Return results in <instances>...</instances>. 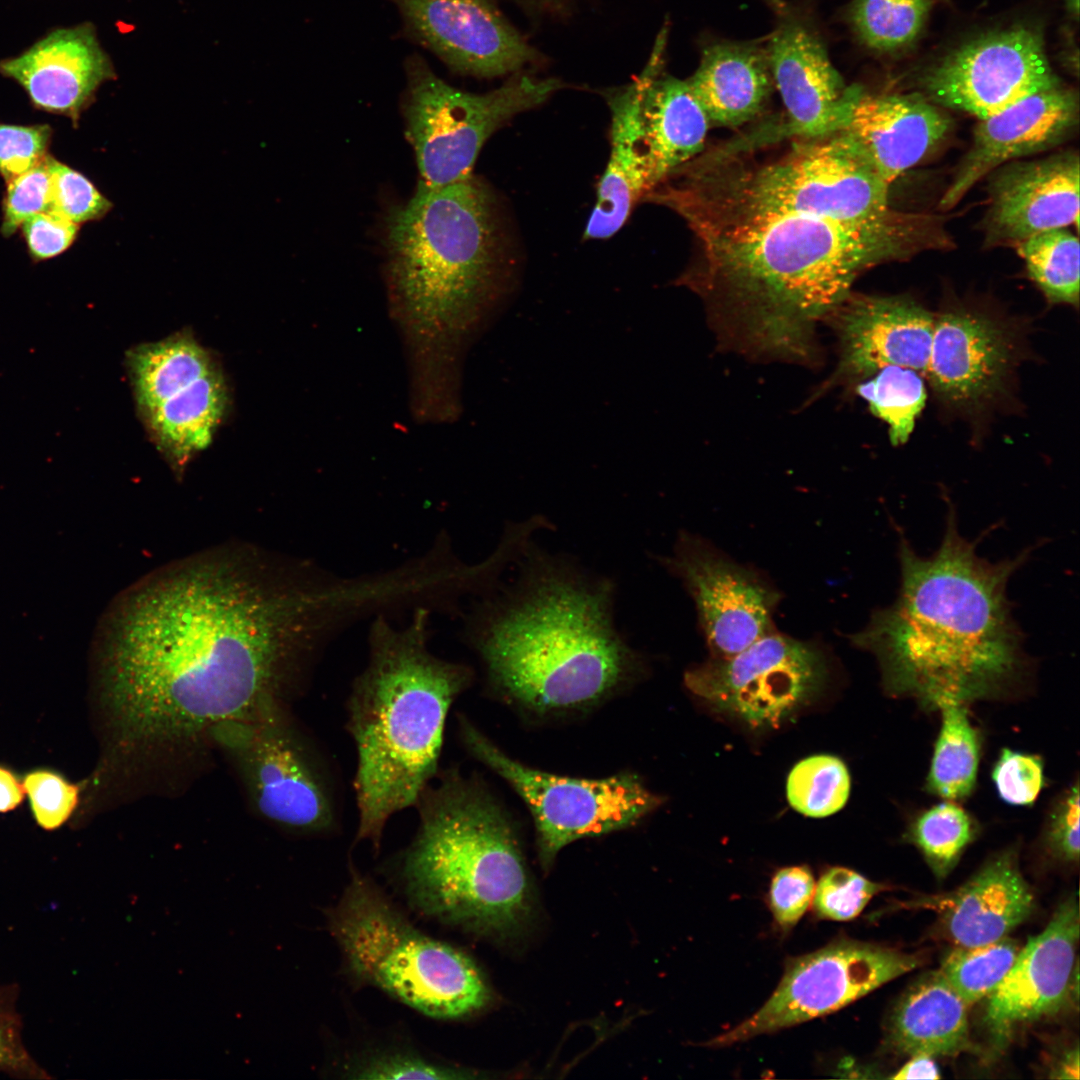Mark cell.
<instances>
[{"label":"cell","mask_w":1080,"mask_h":1080,"mask_svg":"<svg viewBox=\"0 0 1080 1080\" xmlns=\"http://www.w3.org/2000/svg\"><path fill=\"white\" fill-rule=\"evenodd\" d=\"M364 604L356 577L326 576L248 544L145 575L115 600L103 636L104 696L119 745L192 744L285 702L322 643Z\"/></svg>","instance_id":"obj_1"},{"label":"cell","mask_w":1080,"mask_h":1080,"mask_svg":"<svg viewBox=\"0 0 1080 1080\" xmlns=\"http://www.w3.org/2000/svg\"><path fill=\"white\" fill-rule=\"evenodd\" d=\"M649 201L680 215L698 254L681 282L706 303L724 341L760 357L807 361L815 328L875 264L921 248V230L850 224L672 177Z\"/></svg>","instance_id":"obj_2"},{"label":"cell","mask_w":1080,"mask_h":1080,"mask_svg":"<svg viewBox=\"0 0 1080 1080\" xmlns=\"http://www.w3.org/2000/svg\"><path fill=\"white\" fill-rule=\"evenodd\" d=\"M976 548L959 532L953 511L930 556L901 537L896 599L849 636L875 656L888 694L938 710L1001 699L1027 683L1033 664L1007 587L1030 551L992 562Z\"/></svg>","instance_id":"obj_3"},{"label":"cell","mask_w":1080,"mask_h":1080,"mask_svg":"<svg viewBox=\"0 0 1080 1080\" xmlns=\"http://www.w3.org/2000/svg\"><path fill=\"white\" fill-rule=\"evenodd\" d=\"M390 310L405 340L414 410L444 416L458 408L463 351L505 288L496 201L470 175L430 188L418 183L384 218Z\"/></svg>","instance_id":"obj_4"},{"label":"cell","mask_w":1080,"mask_h":1080,"mask_svg":"<svg viewBox=\"0 0 1080 1080\" xmlns=\"http://www.w3.org/2000/svg\"><path fill=\"white\" fill-rule=\"evenodd\" d=\"M519 560L516 582L468 626L489 683L547 713L592 706L631 681L642 658L614 625V585L532 543Z\"/></svg>","instance_id":"obj_5"},{"label":"cell","mask_w":1080,"mask_h":1080,"mask_svg":"<svg viewBox=\"0 0 1080 1080\" xmlns=\"http://www.w3.org/2000/svg\"><path fill=\"white\" fill-rule=\"evenodd\" d=\"M430 615V608L417 607L402 627L377 615L367 663L346 702L356 751L355 841L374 850L390 819L414 808L438 775L449 711L473 680L467 665L430 650Z\"/></svg>","instance_id":"obj_6"},{"label":"cell","mask_w":1080,"mask_h":1080,"mask_svg":"<svg viewBox=\"0 0 1080 1080\" xmlns=\"http://www.w3.org/2000/svg\"><path fill=\"white\" fill-rule=\"evenodd\" d=\"M414 808L415 834L394 859L411 904L442 923L509 938L532 912L528 871L494 797L457 767L440 770Z\"/></svg>","instance_id":"obj_7"},{"label":"cell","mask_w":1080,"mask_h":1080,"mask_svg":"<svg viewBox=\"0 0 1080 1080\" xmlns=\"http://www.w3.org/2000/svg\"><path fill=\"white\" fill-rule=\"evenodd\" d=\"M702 151L685 167L717 188L768 204L811 210L864 227L906 225L889 206V187L843 129L805 136L784 124Z\"/></svg>","instance_id":"obj_8"},{"label":"cell","mask_w":1080,"mask_h":1080,"mask_svg":"<svg viewBox=\"0 0 1080 1080\" xmlns=\"http://www.w3.org/2000/svg\"><path fill=\"white\" fill-rule=\"evenodd\" d=\"M329 927L355 979L426 1016L461 1019L490 1001L471 958L414 927L352 863Z\"/></svg>","instance_id":"obj_9"},{"label":"cell","mask_w":1080,"mask_h":1080,"mask_svg":"<svg viewBox=\"0 0 1080 1080\" xmlns=\"http://www.w3.org/2000/svg\"><path fill=\"white\" fill-rule=\"evenodd\" d=\"M211 737L234 760L257 811L280 828L325 837L338 831V778L322 747L288 712L263 704L216 728Z\"/></svg>","instance_id":"obj_10"},{"label":"cell","mask_w":1080,"mask_h":1080,"mask_svg":"<svg viewBox=\"0 0 1080 1080\" xmlns=\"http://www.w3.org/2000/svg\"><path fill=\"white\" fill-rule=\"evenodd\" d=\"M405 136L413 148L419 184L435 188L472 175L488 138L509 119L545 102L561 81L517 75L483 94L459 90L418 56L406 63Z\"/></svg>","instance_id":"obj_11"},{"label":"cell","mask_w":1080,"mask_h":1080,"mask_svg":"<svg viewBox=\"0 0 1080 1080\" xmlns=\"http://www.w3.org/2000/svg\"><path fill=\"white\" fill-rule=\"evenodd\" d=\"M457 720L465 749L505 779L529 808L543 867L573 841L631 827L661 803L633 774L584 779L528 767L505 754L465 715Z\"/></svg>","instance_id":"obj_12"},{"label":"cell","mask_w":1080,"mask_h":1080,"mask_svg":"<svg viewBox=\"0 0 1080 1080\" xmlns=\"http://www.w3.org/2000/svg\"><path fill=\"white\" fill-rule=\"evenodd\" d=\"M919 955L837 938L789 959L777 988L753 1015L704 1043L718 1048L833 1013L922 964Z\"/></svg>","instance_id":"obj_13"},{"label":"cell","mask_w":1080,"mask_h":1080,"mask_svg":"<svg viewBox=\"0 0 1080 1080\" xmlns=\"http://www.w3.org/2000/svg\"><path fill=\"white\" fill-rule=\"evenodd\" d=\"M827 677V658L816 644L768 633L732 656L688 670L684 681L716 710L770 728L814 698Z\"/></svg>","instance_id":"obj_14"},{"label":"cell","mask_w":1080,"mask_h":1080,"mask_svg":"<svg viewBox=\"0 0 1080 1080\" xmlns=\"http://www.w3.org/2000/svg\"><path fill=\"white\" fill-rule=\"evenodd\" d=\"M924 86L934 102L983 120L1059 82L1039 33L1014 26L953 51L927 74Z\"/></svg>","instance_id":"obj_15"},{"label":"cell","mask_w":1080,"mask_h":1080,"mask_svg":"<svg viewBox=\"0 0 1080 1080\" xmlns=\"http://www.w3.org/2000/svg\"><path fill=\"white\" fill-rule=\"evenodd\" d=\"M1019 355L1018 334L1007 320L948 308L934 314L926 380L946 408L976 416L1008 394Z\"/></svg>","instance_id":"obj_16"},{"label":"cell","mask_w":1080,"mask_h":1080,"mask_svg":"<svg viewBox=\"0 0 1080 1080\" xmlns=\"http://www.w3.org/2000/svg\"><path fill=\"white\" fill-rule=\"evenodd\" d=\"M660 562L693 597L713 657L732 656L769 633L778 595L751 570L690 534Z\"/></svg>","instance_id":"obj_17"},{"label":"cell","mask_w":1080,"mask_h":1080,"mask_svg":"<svg viewBox=\"0 0 1080 1080\" xmlns=\"http://www.w3.org/2000/svg\"><path fill=\"white\" fill-rule=\"evenodd\" d=\"M1079 906L1069 897L1038 935L1020 949L1012 967L986 997L983 1023L1000 1046L1017 1029L1059 1012L1070 996L1077 963Z\"/></svg>","instance_id":"obj_18"},{"label":"cell","mask_w":1080,"mask_h":1080,"mask_svg":"<svg viewBox=\"0 0 1080 1080\" xmlns=\"http://www.w3.org/2000/svg\"><path fill=\"white\" fill-rule=\"evenodd\" d=\"M839 359L830 384H855L897 365L926 377L934 314L907 296L850 293L831 313Z\"/></svg>","instance_id":"obj_19"},{"label":"cell","mask_w":1080,"mask_h":1080,"mask_svg":"<svg viewBox=\"0 0 1080 1080\" xmlns=\"http://www.w3.org/2000/svg\"><path fill=\"white\" fill-rule=\"evenodd\" d=\"M395 2L416 40L457 72L501 76L536 57L492 0Z\"/></svg>","instance_id":"obj_20"},{"label":"cell","mask_w":1080,"mask_h":1080,"mask_svg":"<svg viewBox=\"0 0 1080 1080\" xmlns=\"http://www.w3.org/2000/svg\"><path fill=\"white\" fill-rule=\"evenodd\" d=\"M665 40L661 32L637 79L605 93L609 108L622 113L636 131L656 186L704 150L709 127L687 80L661 72Z\"/></svg>","instance_id":"obj_21"},{"label":"cell","mask_w":1080,"mask_h":1080,"mask_svg":"<svg viewBox=\"0 0 1080 1080\" xmlns=\"http://www.w3.org/2000/svg\"><path fill=\"white\" fill-rule=\"evenodd\" d=\"M0 74L20 85L37 109L74 123L95 101L100 86L116 78L89 22L51 30L22 53L1 60Z\"/></svg>","instance_id":"obj_22"},{"label":"cell","mask_w":1080,"mask_h":1080,"mask_svg":"<svg viewBox=\"0 0 1080 1080\" xmlns=\"http://www.w3.org/2000/svg\"><path fill=\"white\" fill-rule=\"evenodd\" d=\"M1080 167L1065 152L997 168L989 181L986 241L1020 243L1044 231L1079 226Z\"/></svg>","instance_id":"obj_23"},{"label":"cell","mask_w":1080,"mask_h":1080,"mask_svg":"<svg viewBox=\"0 0 1080 1080\" xmlns=\"http://www.w3.org/2000/svg\"><path fill=\"white\" fill-rule=\"evenodd\" d=\"M1077 122V98L1060 87L1029 95L979 120L972 144L940 199V208L954 207L977 182L1006 162L1060 144Z\"/></svg>","instance_id":"obj_24"},{"label":"cell","mask_w":1080,"mask_h":1080,"mask_svg":"<svg viewBox=\"0 0 1080 1080\" xmlns=\"http://www.w3.org/2000/svg\"><path fill=\"white\" fill-rule=\"evenodd\" d=\"M950 126V119L920 96L870 95L854 86L847 88L839 129L891 185L940 143Z\"/></svg>","instance_id":"obj_25"},{"label":"cell","mask_w":1080,"mask_h":1080,"mask_svg":"<svg viewBox=\"0 0 1080 1080\" xmlns=\"http://www.w3.org/2000/svg\"><path fill=\"white\" fill-rule=\"evenodd\" d=\"M767 53L787 131L813 136L839 129L848 87L812 27L798 16L782 15Z\"/></svg>","instance_id":"obj_26"},{"label":"cell","mask_w":1080,"mask_h":1080,"mask_svg":"<svg viewBox=\"0 0 1080 1080\" xmlns=\"http://www.w3.org/2000/svg\"><path fill=\"white\" fill-rule=\"evenodd\" d=\"M924 904L940 913L947 936L957 946H978L1008 936L1024 922L1034 909V894L1016 853L1007 850L957 890Z\"/></svg>","instance_id":"obj_27"},{"label":"cell","mask_w":1080,"mask_h":1080,"mask_svg":"<svg viewBox=\"0 0 1080 1080\" xmlns=\"http://www.w3.org/2000/svg\"><path fill=\"white\" fill-rule=\"evenodd\" d=\"M772 80L767 52L752 44L723 42L703 51L687 82L709 124L737 128L764 109Z\"/></svg>","instance_id":"obj_28"},{"label":"cell","mask_w":1080,"mask_h":1080,"mask_svg":"<svg viewBox=\"0 0 1080 1080\" xmlns=\"http://www.w3.org/2000/svg\"><path fill=\"white\" fill-rule=\"evenodd\" d=\"M968 1007L939 970L929 972L909 987L893 1009L889 1042L910 1056L958 1055L970 1048Z\"/></svg>","instance_id":"obj_29"},{"label":"cell","mask_w":1080,"mask_h":1080,"mask_svg":"<svg viewBox=\"0 0 1080 1080\" xmlns=\"http://www.w3.org/2000/svg\"><path fill=\"white\" fill-rule=\"evenodd\" d=\"M227 403V387L215 367L141 416L155 443L181 472L193 455L210 444Z\"/></svg>","instance_id":"obj_30"},{"label":"cell","mask_w":1080,"mask_h":1080,"mask_svg":"<svg viewBox=\"0 0 1080 1080\" xmlns=\"http://www.w3.org/2000/svg\"><path fill=\"white\" fill-rule=\"evenodd\" d=\"M127 363L140 414L217 367L209 353L186 334L139 345L129 351Z\"/></svg>","instance_id":"obj_31"},{"label":"cell","mask_w":1080,"mask_h":1080,"mask_svg":"<svg viewBox=\"0 0 1080 1080\" xmlns=\"http://www.w3.org/2000/svg\"><path fill=\"white\" fill-rule=\"evenodd\" d=\"M941 726L934 745L926 787L949 801L967 798L974 790L980 761V739L967 705L939 707Z\"/></svg>","instance_id":"obj_32"},{"label":"cell","mask_w":1080,"mask_h":1080,"mask_svg":"<svg viewBox=\"0 0 1080 1080\" xmlns=\"http://www.w3.org/2000/svg\"><path fill=\"white\" fill-rule=\"evenodd\" d=\"M926 377L908 367L889 365L855 383L856 393L888 426L891 443L907 442L927 399Z\"/></svg>","instance_id":"obj_33"},{"label":"cell","mask_w":1080,"mask_h":1080,"mask_svg":"<svg viewBox=\"0 0 1080 1080\" xmlns=\"http://www.w3.org/2000/svg\"><path fill=\"white\" fill-rule=\"evenodd\" d=\"M1030 278L1051 304H1079V240L1066 228L1035 234L1017 244Z\"/></svg>","instance_id":"obj_34"},{"label":"cell","mask_w":1080,"mask_h":1080,"mask_svg":"<svg viewBox=\"0 0 1080 1080\" xmlns=\"http://www.w3.org/2000/svg\"><path fill=\"white\" fill-rule=\"evenodd\" d=\"M977 832L972 816L954 801L946 800L922 811L911 823L906 840L920 851L934 875L943 879Z\"/></svg>","instance_id":"obj_35"},{"label":"cell","mask_w":1080,"mask_h":1080,"mask_svg":"<svg viewBox=\"0 0 1080 1080\" xmlns=\"http://www.w3.org/2000/svg\"><path fill=\"white\" fill-rule=\"evenodd\" d=\"M1021 947L1008 936L978 946H956L939 971L963 1001L987 997L1012 967Z\"/></svg>","instance_id":"obj_36"},{"label":"cell","mask_w":1080,"mask_h":1080,"mask_svg":"<svg viewBox=\"0 0 1080 1080\" xmlns=\"http://www.w3.org/2000/svg\"><path fill=\"white\" fill-rule=\"evenodd\" d=\"M850 775L836 756L820 754L799 761L790 771L786 794L791 807L814 818L842 809L850 794Z\"/></svg>","instance_id":"obj_37"},{"label":"cell","mask_w":1080,"mask_h":1080,"mask_svg":"<svg viewBox=\"0 0 1080 1080\" xmlns=\"http://www.w3.org/2000/svg\"><path fill=\"white\" fill-rule=\"evenodd\" d=\"M929 0H856L851 17L860 38L877 50H893L919 33Z\"/></svg>","instance_id":"obj_38"},{"label":"cell","mask_w":1080,"mask_h":1080,"mask_svg":"<svg viewBox=\"0 0 1080 1080\" xmlns=\"http://www.w3.org/2000/svg\"><path fill=\"white\" fill-rule=\"evenodd\" d=\"M887 886L873 882L858 872L832 867L815 885L812 910L818 919L849 921L856 918L869 901Z\"/></svg>","instance_id":"obj_39"},{"label":"cell","mask_w":1080,"mask_h":1080,"mask_svg":"<svg viewBox=\"0 0 1080 1080\" xmlns=\"http://www.w3.org/2000/svg\"><path fill=\"white\" fill-rule=\"evenodd\" d=\"M23 785L32 817L43 830L59 829L78 806L80 786L55 769H32L25 774Z\"/></svg>","instance_id":"obj_40"},{"label":"cell","mask_w":1080,"mask_h":1080,"mask_svg":"<svg viewBox=\"0 0 1080 1080\" xmlns=\"http://www.w3.org/2000/svg\"><path fill=\"white\" fill-rule=\"evenodd\" d=\"M51 173L52 200L50 210L76 224L103 218L113 204L83 174L47 157Z\"/></svg>","instance_id":"obj_41"},{"label":"cell","mask_w":1080,"mask_h":1080,"mask_svg":"<svg viewBox=\"0 0 1080 1080\" xmlns=\"http://www.w3.org/2000/svg\"><path fill=\"white\" fill-rule=\"evenodd\" d=\"M356 1079H468L473 1074L463 1068L432 1061L407 1051H384L370 1055L350 1069Z\"/></svg>","instance_id":"obj_42"},{"label":"cell","mask_w":1080,"mask_h":1080,"mask_svg":"<svg viewBox=\"0 0 1080 1080\" xmlns=\"http://www.w3.org/2000/svg\"><path fill=\"white\" fill-rule=\"evenodd\" d=\"M47 157L7 182L1 224L4 236H11L31 216L50 210L52 182Z\"/></svg>","instance_id":"obj_43"},{"label":"cell","mask_w":1080,"mask_h":1080,"mask_svg":"<svg viewBox=\"0 0 1080 1080\" xmlns=\"http://www.w3.org/2000/svg\"><path fill=\"white\" fill-rule=\"evenodd\" d=\"M991 776L999 797L1014 806L1032 805L1045 784L1041 758L1009 748L1001 750Z\"/></svg>","instance_id":"obj_44"},{"label":"cell","mask_w":1080,"mask_h":1080,"mask_svg":"<svg viewBox=\"0 0 1080 1080\" xmlns=\"http://www.w3.org/2000/svg\"><path fill=\"white\" fill-rule=\"evenodd\" d=\"M15 985L0 982V1072L28 1079L48 1078L26 1048Z\"/></svg>","instance_id":"obj_45"},{"label":"cell","mask_w":1080,"mask_h":1080,"mask_svg":"<svg viewBox=\"0 0 1080 1080\" xmlns=\"http://www.w3.org/2000/svg\"><path fill=\"white\" fill-rule=\"evenodd\" d=\"M815 879L805 866L779 869L773 876L768 893V906L777 926L782 930L794 927L812 904Z\"/></svg>","instance_id":"obj_46"},{"label":"cell","mask_w":1080,"mask_h":1080,"mask_svg":"<svg viewBox=\"0 0 1080 1080\" xmlns=\"http://www.w3.org/2000/svg\"><path fill=\"white\" fill-rule=\"evenodd\" d=\"M52 130L49 125L0 123V175L6 182L35 167L47 157Z\"/></svg>","instance_id":"obj_47"},{"label":"cell","mask_w":1080,"mask_h":1080,"mask_svg":"<svg viewBox=\"0 0 1080 1080\" xmlns=\"http://www.w3.org/2000/svg\"><path fill=\"white\" fill-rule=\"evenodd\" d=\"M1079 785L1076 782L1051 810L1044 830V843L1048 851L1066 863H1078L1079 840Z\"/></svg>","instance_id":"obj_48"},{"label":"cell","mask_w":1080,"mask_h":1080,"mask_svg":"<svg viewBox=\"0 0 1080 1080\" xmlns=\"http://www.w3.org/2000/svg\"><path fill=\"white\" fill-rule=\"evenodd\" d=\"M20 228L31 256L40 261L67 250L77 237L79 224L48 210L31 216Z\"/></svg>","instance_id":"obj_49"},{"label":"cell","mask_w":1080,"mask_h":1080,"mask_svg":"<svg viewBox=\"0 0 1080 1080\" xmlns=\"http://www.w3.org/2000/svg\"><path fill=\"white\" fill-rule=\"evenodd\" d=\"M25 798L23 782L10 767L0 763V813L17 809Z\"/></svg>","instance_id":"obj_50"},{"label":"cell","mask_w":1080,"mask_h":1080,"mask_svg":"<svg viewBox=\"0 0 1080 1080\" xmlns=\"http://www.w3.org/2000/svg\"><path fill=\"white\" fill-rule=\"evenodd\" d=\"M896 1080L939 1079V1069L933 1057L927 1055L911 1056V1059L891 1077Z\"/></svg>","instance_id":"obj_51"},{"label":"cell","mask_w":1080,"mask_h":1080,"mask_svg":"<svg viewBox=\"0 0 1080 1080\" xmlns=\"http://www.w3.org/2000/svg\"><path fill=\"white\" fill-rule=\"evenodd\" d=\"M1050 1077L1058 1079L1079 1078V1050L1077 1045L1058 1060Z\"/></svg>","instance_id":"obj_52"},{"label":"cell","mask_w":1080,"mask_h":1080,"mask_svg":"<svg viewBox=\"0 0 1080 1080\" xmlns=\"http://www.w3.org/2000/svg\"><path fill=\"white\" fill-rule=\"evenodd\" d=\"M1069 8L1077 16L1079 12V0H1065Z\"/></svg>","instance_id":"obj_53"}]
</instances>
